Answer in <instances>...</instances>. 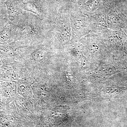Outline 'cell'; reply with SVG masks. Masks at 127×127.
<instances>
[{"mask_svg": "<svg viewBox=\"0 0 127 127\" xmlns=\"http://www.w3.org/2000/svg\"><path fill=\"white\" fill-rule=\"evenodd\" d=\"M19 89L22 92H24V91H25V90H26V87L23 84H22V85H21V86H20V87H19Z\"/></svg>", "mask_w": 127, "mask_h": 127, "instance_id": "3", "label": "cell"}, {"mask_svg": "<svg viewBox=\"0 0 127 127\" xmlns=\"http://www.w3.org/2000/svg\"><path fill=\"white\" fill-rule=\"evenodd\" d=\"M24 14L16 26V41H24L31 45L46 40L45 24L35 15Z\"/></svg>", "mask_w": 127, "mask_h": 127, "instance_id": "1", "label": "cell"}, {"mask_svg": "<svg viewBox=\"0 0 127 127\" xmlns=\"http://www.w3.org/2000/svg\"><path fill=\"white\" fill-rule=\"evenodd\" d=\"M16 26L10 21L0 32V46L15 41Z\"/></svg>", "mask_w": 127, "mask_h": 127, "instance_id": "2", "label": "cell"}]
</instances>
